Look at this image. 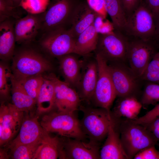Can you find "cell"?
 <instances>
[{
	"instance_id": "obj_28",
	"label": "cell",
	"mask_w": 159,
	"mask_h": 159,
	"mask_svg": "<svg viewBox=\"0 0 159 159\" xmlns=\"http://www.w3.org/2000/svg\"><path fill=\"white\" fill-rule=\"evenodd\" d=\"M60 139L52 137L48 132L43 138L33 159H56L59 158Z\"/></svg>"
},
{
	"instance_id": "obj_22",
	"label": "cell",
	"mask_w": 159,
	"mask_h": 159,
	"mask_svg": "<svg viewBox=\"0 0 159 159\" xmlns=\"http://www.w3.org/2000/svg\"><path fill=\"white\" fill-rule=\"evenodd\" d=\"M142 105L137 97L128 96L118 97L116 100L111 113L115 117L121 119L122 117L133 120L137 118Z\"/></svg>"
},
{
	"instance_id": "obj_29",
	"label": "cell",
	"mask_w": 159,
	"mask_h": 159,
	"mask_svg": "<svg viewBox=\"0 0 159 159\" xmlns=\"http://www.w3.org/2000/svg\"><path fill=\"white\" fill-rule=\"evenodd\" d=\"M44 80V77L42 74H40L28 77L20 80H16L26 92L37 102V96Z\"/></svg>"
},
{
	"instance_id": "obj_8",
	"label": "cell",
	"mask_w": 159,
	"mask_h": 159,
	"mask_svg": "<svg viewBox=\"0 0 159 159\" xmlns=\"http://www.w3.org/2000/svg\"><path fill=\"white\" fill-rule=\"evenodd\" d=\"M128 38L127 62L134 73L140 79L150 62L158 52V45L155 39L146 40Z\"/></svg>"
},
{
	"instance_id": "obj_19",
	"label": "cell",
	"mask_w": 159,
	"mask_h": 159,
	"mask_svg": "<svg viewBox=\"0 0 159 159\" xmlns=\"http://www.w3.org/2000/svg\"><path fill=\"white\" fill-rule=\"evenodd\" d=\"M97 14L87 4H81L74 7L71 16L68 29L75 39L92 25Z\"/></svg>"
},
{
	"instance_id": "obj_34",
	"label": "cell",
	"mask_w": 159,
	"mask_h": 159,
	"mask_svg": "<svg viewBox=\"0 0 159 159\" xmlns=\"http://www.w3.org/2000/svg\"><path fill=\"white\" fill-rule=\"evenodd\" d=\"M159 117V103L143 116L132 120L135 122L145 126Z\"/></svg>"
},
{
	"instance_id": "obj_31",
	"label": "cell",
	"mask_w": 159,
	"mask_h": 159,
	"mask_svg": "<svg viewBox=\"0 0 159 159\" xmlns=\"http://www.w3.org/2000/svg\"><path fill=\"white\" fill-rule=\"evenodd\" d=\"M140 79L141 80L159 84V52L154 56Z\"/></svg>"
},
{
	"instance_id": "obj_5",
	"label": "cell",
	"mask_w": 159,
	"mask_h": 159,
	"mask_svg": "<svg viewBox=\"0 0 159 159\" xmlns=\"http://www.w3.org/2000/svg\"><path fill=\"white\" fill-rule=\"evenodd\" d=\"M154 17L143 2L127 18L123 34L127 37L148 40L157 38Z\"/></svg>"
},
{
	"instance_id": "obj_13",
	"label": "cell",
	"mask_w": 159,
	"mask_h": 159,
	"mask_svg": "<svg viewBox=\"0 0 159 159\" xmlns=\"http://www.w3.org/2000/svg\"><path fill=\"white\" fill-rule=\"evenodd\" d=\"M24 112L13 104L4 102L0 107V145L5 146L19 131Z\"/></svg>"
},
{
	"instance_id": "obj_18",
	"label": "cell",
	"mask_w": 159,
	"mask_h": 159,
	"mask_svg": "<svg viewBox=\"0 0 159 159\" xmlns=\"http://www.w3.org/2000/svg\"><path fill=\"white\" fill-rule=\"evenodd\" d=\"M120 120L110 127L105 141L100 151L101 159H129L123 148L119 131Z\"/></svg>"
},
{
	"instance_id": "obj_30",
	"label": "cell",
	"mask_w": 159,
	"mask_h": 159,
	"mask_svg": "<svg viewBox=\"0 0 159 159\" xmlns=\"http://www.w3.org/2000/svg\"><path fill=\"white\" fill-rule=\"evenodd\" d=\"M147 82L140 100L143 106L155 105L159 102V84Z\"/></svg>"
},
{
	"instance_id": "obj_24",
	"label": "cell",
	"mask_w": 159,
	"mask_h": 159,
	"mask_svg": "<svg viewBox=\"0 0 159 159\" xmlns=\"http://www.w3.org/2000/svg\"><path fill=\"white\" fill-rule=\"evenodd\" d=\"M98 34L93 23L75 38L74 53L84 56L94 52L96 47Z\"/></svg>"
},
{
	"instance_id": "obj_44",
	"label": "cell",
	"mask_w": 159,
	"mask_h": 159,
	"mask_svg": "<svg viewBox=\"0 0 159 159\" xmlns=\"http://www.w3.org/2000/svg\"><path fill=\"white\" fill-rule=\"evenodd\" d=\"M11 1L15 6L18 7L21 5V2L23 0H9Z\"/></svg>"
},
{
	"instance_id": "obj_23",
	"label": "cell",
	"mask_w": 159,
	"mask_h": 159,
	"mask_svg": "<svg viewBox=\"0 0 159 159\" xmlns=\"http://www.w3.org/2000/svg\"><path fill=\"white\" fill-rule=\"evenodd\" d=\"M55 89L54 82L49 75L44 77L43 82L37 100L38 115L50 112L54 107Z\"/></svg>"
},
{
	"instance_id": "obj_27",
	"label": "cell",
	"mask_w": 159,
	"mask_h": 159,
	"mask_svg": "<svg viewBox=\"0 0 159 159\" xmlns=\"http://www.w3.org/2000/svg\"><path fill=\"white\" fill-rule=\"evenodd\" d=\"M41 142L29 144L7 145L5 148L1 149V153L5 159H33Z\"/></svg>"
},
{
	"instance_id": "obj_39",
	"label": "cell",
	"mask_w": 159,
	"mask_h": 159,
	"mask_svg": "<svg viewBox=\"0 0 159 159\" xmlns=\"http://www.w3.org/2000/svg\"><path fill=\"white\" fill-rule=\"evenodd\" d=\"M141 2L150 10L154 17L159 13V0H142Z\"/></svg>"
},
{
	"instance_id": "obj_37",
	"label": "cell",
	"mask_w": 159,
	"mask_h": 159,
	"mask_svg": "<svg viewBox=\"0 0 159 159\" xmlns=\"http://www.w3.org/2000/svg\"><path fill=\"white\" fill-rule=\"evenodd\" d=\"M50 0H23L21 5L35 10H39L48 6Z\"/></svg>"
},
{
	"instance_id": "obj_9",
	"label": "cell",
	"mask_w": 159,
	"mask_h": 159,
	"mask_svg": "<svg viewBox=\"0 0 159 159\" xmlns=\"http://www.w3.org/2000/svg\"><path fill=\"white\" fill-rule=\"evenodd\" d=\"M98 66V76L95 90L90 101L94 107L110 110L117 97L107 62L95 54Z\"/></svg>"
},
{
	"instance_id": "obj_15",
	"label": "cell",
	"mask_w": 159,
	"mask_h": 159,
	"mask_svg": "<svg viewBox=\"0 0 159 159\" xmlns=\"http://www.w3.org/2000/svg\"><path fill=\"white\" fill-rule=\"evenodd\" d=\"M49 75L54 85V107L57 111L70 112L78 110L82 101L76 90L54 74Z\"/></svg>"
},
{
	"instance_id": "obj_40",
	"label": "cell",
	"mask_w": 159,
	"mask_h": 159,
	"mask_svg": "<svg viewBox=\"0 0 159 159\" xmlns=\"http://www.w3.org/2000/svg\"><path fill=\"white\" fill-rule=\"evenodd\" d=\"M159 141V117L156 118L145 126Z\"/></svg>"
},
{
	"instance_id": "obj_42",
	"label": "cell",
	"mask_w": 159,
	"mask_h": 159,
	"mask_svg": "<svg viewBox=\"0 0 159 159\" xmlns=\"http://www.w3.org/2000/svg\"><path fill=\"white\" fill-rule=\"evenodd\" d=\"M106 19L97 14L93 23V25L96 32L98 34L99 30L103 26Z\"/></svg>"
},
{
	"instance_id": "obj_36",
	"label": "cell",
	"mask_w": 159,
	"mask_h": 159,
	"mask_svg": "<svg viewBox=\"0 0 159 159\" xmlns=\"http://www.w3.org/2000/svg\"><path fill=\"white\" fill-rule=\"evenodd\" d=\"M89 7L96 13L106 18V11L104 0H87Z\"/></svg>"
},
{
	"instance_id": "obj_35",
	"label": "cell",
	"mask_w": 159,
	"mask_h": 159,
	"mask_svg": "<svg viewBox=\"0 0 159 159\" xmlns=\"http://www.w3.org/2000/svg\"><path fill=\"white\" fill-rule=\"evenodd\" d=\"M134 159H159V151L155 145L146 148L141 150L134 157Z\"/></svg>"
},
{
	"instance_id": "obj_17",
	"label": "cell",
	"mask_w": 159,
	"mask_h": 159,
	"mask_svg": "<svg viewBox=\"0 0 159 159\" xmlns=\"http://www.w3.org/2000/svg\"><path fill=\"white\" fill-rule=\"evenodd\" d=\"M47 133L39 122L37 116H24L18 135L7 145L29 144L40 142Z\"/></svg>"
},
{
	"instance_id": "obj_16",
	"label": "cell",
	"mask_w": 159,
	"mask_h": 159,
	"mask_svg": "<svg viewBox=\"0 0 159 159\" xmlns=\"http://www.w3.org/2000/svg\"><path fill=\"white\" fill-rule=\"evenodd\" d=\"M43 14V12L29 13L25 16L16 19L14 29L16 43L26 44L35 40L41 31Z\"/></svg>"
},
{
	"instance_id": "obj_1",
	"label": "cell",
	"mask_w": 159,
	"mask_h": 159,
	"mask_svg": "<svg viewBox=\"0 0 159 159\" xmlns=\"http://www.w3.org/2000/svg\"><path fill=\"white\" fill-rule=\"evenodd\" d=\"M28 44L15 52L12 58V74L16 80L38 75L52 70L51 63Z\"/></svg>"
},
{
	"instance_id": "obj_3",
	"label": "cell",
	"mask_w": 159,
	"mask_h": 159,
	"mask_svg": "<svg viewBox=\"0 0 159 159\" xmlns=\"http://www.w3.org/2000/svg\"><path fill=\"white\" fill-rule=\"evenodd\" d=\"M119 131L123 148L129 159L133 158L142 149L157 143L158 140L146 127L132 120L121 119Z\"/></svg>"
},
{
	"instance_id": "obj_10",
	"label": "cell",
	"mask_w": 159,
	"mask_h": 159,
	"mask_svg": "<svg viewBox=\"0 0 159 159\" xmlns=\"http://www.w3.org/2000/svg\"><path fill=\"white\" fill-rule=\"evenodd\" d=\"M42 34L39 44L51 56L58 58L74 52L75 39L68 29L60 28Z\"/></svg>"
},
{
	"instance_id": "obj_21",
	"label": "cell",
	"mask_w": 159,
	"mask_h": 159,
	"mask_svg": "<svg viewBox=\"0 0 159 159\" xmlns=\"http://www.w3.org/2000/svg\"><path fill=\"white\" fill-rule=\"evenodd\" d=\"M16 20L11 18L0 22V58L2 60L7 61L13 57L16 42Z\"/></svg>"
},
{
	"instance_id": "obj_41",
	"label": "cell",
	"mask_w": 159,
	"mask_h": 159,
	"mask_svg": "<svg viewBox=\"0 0 159 159\" xmlns=\"http://www.w3.org/2000/svg\"><path fill=\"white\" fill-rule=\"evenodd\" d=\"M115 30L112 22L106 19L103 26L98 32V34H108L113 32Z\"/></svg>"
},
{
	"instance_id": "obj_26",
	"label": "cell",
	"mask_w": 159,
	"mask_h": 159,
	"mask_svg": "<svg viewBox=\"0 0 159 159\" xmlns=\"http://www.w3.org/2000/svg\"><path fill=\"white\" fill-rule=\"evenodd\" d=\"M106 11L115 30L123 34L127 20L122 0H104Z\"/></svg>"
},
{
	"instance_id": "obj_12",
	"label": "cell",
	"mask_w": 159,
	"mask_h": 159,
	"mask_svg": "<svg viewBox=\"0 0 159 159\" xmlns=\"http://www.w3.org/2000/svg\"><path fill=\"white\" fill-rule=\"evenodd\" d=\"M60 139L59 158L68 159H100L99 143L65 137Z\"/></svg>"
},
{
	"instance_id": "obj_25",
	"label": "cell",
	"mask_w": 159,
	"mask_h": 159,
	"mask_svg": "<svg viewBox=\"0 0 159 159\" xmlns=\"http://www.w3.org/2000/svg\"><path fill=\"white\" fill-rule=\"evenodd\" d=\"M11 90L12 104L20 110L28 112L36 103V101L26 92L12 74Z\"/></svg>"
},
{
	"instance_id": "obj_45",
	"label": "cell",
	"mask_w": 159,
	"mask_h": 159,
	"mask_svg": "<svg viewBox=\"0 0 159 159\" xmlns=\"http://www.w3.org/2000/svg\"></svg>"
},
{
	"instance_id": "obj_2",
	"label": "cell",
	"mask_w": 159,
	"mask_h": 159,
	"mask_svg": "<svg viewBox=\"0 0 159 159\" xmlns=\"http://www.w3.org/2000/svg\"><path fill=\"white\" fill-rule=\"evenodd\" d=\"M94 107L81 105L79 109L83 116L80 123L90 140L100 143L106 138L110 126L120 119L114 117L111 110Z\"/></svg>"
},
{
	"instance_id": "obj_7",
	"label": "cell",
	"mask_w": 159,
	"mask_h": 159,
	"mask_svg": "<svg viewBox=\"0 0 159 159\" xmlns=\"http://www.w3.org/2000/svg\"><path fill=\"white\" fill-rule=\"evenodd\" d=\"M129 44L128 37L115 30L106 34H99L96 48L94 51L107 63L120 62H126Z\"/></svg>"
},
{
	"instance_id": "obj_4",
	"label": "cell",
	"mask_w": 159,
	"mask_h": 159,
	"mask_svg": "<svg viewBox=\"0 0 159 159\" xmlns=\"http://www.w3.org/2000/svg\"><path fill=\"white\" fill-rule=\"evenodd\" d=\"M74 112H52L44 116L40 123L48 133H55L64 137L84 140L87 136Z\"/></svg>"
},
{
	"instance_id": "obj_14",
	"label": "cell",
	"mask_w": 159,
	"mask_h": 159,
	"mask_svg": "<svg viewBox=\"0 0 159 159\" xmlns=\"http://www.w3.org/2000/svg\"><path fill=\"white\" fill-rule=\"evenodd\" d=\"M83 57L80 77L76 90L81 101L89 105L97 80L98 66L95 56L92 57L89 54Z\"/></svg>"
},
{
	"instance_id": "obj_43",
	"label": "cell",
	"mask_w": 159,
	"mask_h": 159,
	"mask_svg": "<svg viewBox=\"0 0 159 159\" xmlns=\"http://www.w3.org/2000/svg\"><path fill=\"white\" fill-rule=\"evenodd\" d=\"M154 20L156 29V37L157 39H159V13L154 17Z\"/></svg>"
},
{
	"instance_id": "obj_38",
	"label": "cell",
	"mask_w": 159,
	"mask_h": 159,
	"mask_svg": "<svg viewBox=\"0 0 159 159\" xmlns=\"http://www.w3.org/2000/svg\"><path fill=\"white\" fill-rule=\"evenodd\" d=\"M127 17L139 5L142 0H122Z\"/></svg>"
},
{
	"instance_id": "obj_11",
	"label": "cell",
	"mask_w": 159,
	"mask_h": 159,
	"mask_svg": "<svg viewBox=\"0 0 159 159\" xmlns=\"http://www.w3.org/2000/svg\"><path fill=\"white\" fill-rule=\"evenodd\" d=\"M47 6L43 12L40 31L42 34L60 28H67L74 8L71 0H54Z\"/></svg>"
},
{
	"instance_id": "obj_6",
	"label": "cell",
	"mask_w": 159,
	"mask_h": 159,
	"mask_svg": "<svg viewBox=\"0 0 159 159\" xmlns=\"http://www.w3.org/2000/svg\"><path fill=\"white\" fill-rule=\"evenodd\" d=\"M116 96L137 97L140 93V81L125 62H115L107 63Z\"/></svg>"
},
{
	"instance_id": "obj_20",
	"label": "cell",
	"mask_w": 159,
	"mask_h": 159,
	"mask_svg": "<svg viewBox=\"0 0 159 159\" xmlns=\"http://www.w3.org/2000/svg\"><path fill=\"white\" fill-rule=\"evenodd\" d=\"M80 55L72 53L58 58L59 69L64 82L75 89L80 77L82 59Z\"/></svg>"
},
{
	"instance_id": "obj_33",
	"label": "cell",
	"mask_w": 159,
	"mask_h": 159,
	"mask_svg": "<svg viewBox=\"0 0 159 159\" xmlns=\"http://www.w3.org/2000/svg\"><path fill=\"white\" fill-rule=\"evenodd\" d=\"M17 7L9 0H0V22L11 18H21V13Z\"/></svg>"
},
{
	"instance_id": "obj_32",
	"label": "cell",
	"mask_w": 159,
	"mask_h": 159,
	"mask_svg": "<svg viewBox=\"0 0 159 159\" xmlns=\"http://www.w3.org/2000/svg\"><path fill=\"white\" fill-rule=\"evenodd\" d=\"M12 73L5 64H0V94L1 98L6 99L9 96L11 86Z\"/></svg>"
}]
</instances>
